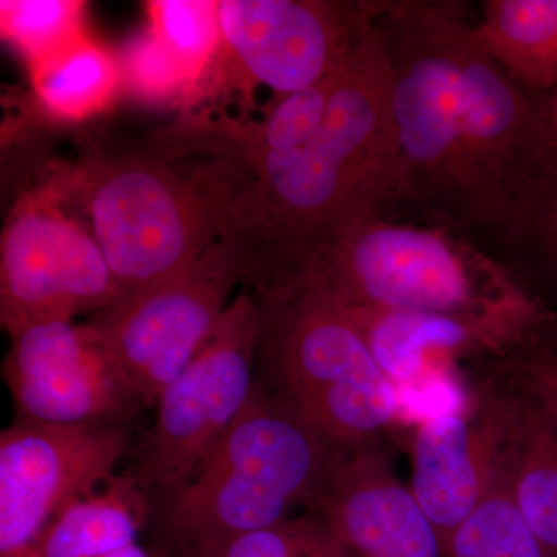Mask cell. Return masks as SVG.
I'll use <instances>...</instances> for the list:
<instances>
[{
    "label": "cell",
    "mask_w": 557,
    "mask_h": 557,
    "mask_svg": "<svg viewBox=\"0 0 557 557\" xmlns=\"http://www.w3.org/2000/svg\"><path fill=\"white\" fill-rule=\"evenodd\" d=\"M391 79L401 197L448 228L497 234L547 161L542 97L483 49L467 3L368 0Z\"/></svg>",
    "instance_id": "6da1fadb"
},
{
    "label": "cell",
    "mask_w": 557,
    "mask_h": 557,
    "mask_svg": "<svg viewBox=\"0 0 557 557\" xmlns=\"http://www.w3.org/2000/svg\"><path fill=\"white\" fill-rule=\"evenodd\" d=\"M242 166L225 240L251 289L306 270L339 231L401 197V159L386 51L364 5L327 116L299 148L234 160Z\"/></svg>",
    "instance_id": "7a4b0ae2"
},
{
    "label": "cell",
    "mask_w": 557,
    "mask_h": 557,
    "mask_svg": "<svg viewBox=\"0 0 557 557\" xmlns=\"http://www.w3.org/2000/svg\"><path fill=\"white\" fill-rule=\"evenodd\" d=\"M341 450L258 383L247 408L199 467L157 498L170 557H220L237 539L313 508Z\"/></svg>",
    "instance_id": "3957f363"
},
{
    "label": "cell",
    "mask_w": 557,
    "mask_h": 557,
    "mask_svg": "<svg viewBox=\"0 0 557 557\" xmlns=\"http://www.w3.org/2000/svg\"><path fill=\"white\" fill-rule=\"evenodd\" d=\"M251 292L258 368L269 380L262 387L341 453L376 446L398 416L399 388L381 372L347 307L307 274Z\"/></svg>",
    "instance_id": "277c9868"
},
{
    "label": "cell",
    "mask_w": 557,
    "mask_h": 557,
    "mask_svg": "<svg viewBox=\"0 0 557 557\" xmlns=\"http://www.w3.org/2000/svg\"><path fill=\"white\" fill-rule=\"evenodd\" d=\"M78 180L121 300L189 269L225 240L242 168L220 156L180 163L178 153L163 149L90 161Z\"/></svg>",
    "instance_id": "5b68a950"
},
{
    "label": "cell",
    "mask_w": 557,
    "mask_h": 557,
    "mask_svg": "<svg viewBox=\"0 0 557 557\" xmlns=\"http://www.w3.org/2000/svg\"><path fill=\"white\" fill-rule=\"evenodd\" d=\"M307 274L350 309L518 319L552 314L497 259L448 226L357 220L311 259ZM298 276V274H296Z\"/></svg>",
    "instance_id": "8992f818"
},
{
    "label": "cell",
    "mask_w": 557,
    "mask_h": 557,
    "mask_svg": "<svg viewBox=\"0 0 557 557\" xmlns=\"http://www.w3.org/2000/svg\"><path fill=\"white\" fill-rule=\"evenodd\" d=\"M259 310L242 289L207 346L157 398L131 475L148 496L188 478L247 408L258 387Z\"/></svg>",
    "instance_id": "52a82bcc"
},
{
    "label": "cell",
    "mask_w": 557,
    "mask_h": 557,
    "mask_svg": "<svg viewBox=\"0 0 557 557\" xmlns=\"http://www.w3.org/2000/svg\"><path fill=\"white\" fill-rule=\"evenodd\" d=\"M119 302L115 278L91 231L50 197L25 196L7 219L0 244V321L10 338Z\"/></svg>",
    "instance_id": "ba28073f"
},
{
    "label": "cell",
    "mask_w": 557,
    "mask_h": 557,
    "mask_svg": "<svg viewBox=\"0 0 557 557\" xmlns=\"http://www.w3.org/2000/svg\"><path fill=\"white\" fill-rule=\"evenodd\" d=\"M242 282H247L244 258L222 240L189 269L98 313L94 322L108 333L145 406L156 405L207 346Z\"/></svg>",
    "instance_id": "9c48e42d"
},
{
    "label": "cell",
    "mask_w": 557,
    "mask_h": 557,
    "mask_svg": "<svg viewBox=\"0 0 557 557\" xmlns=\"http://www.w3.org/2000/svg\"><path fill=\"white\" fill-rule=\"evenodd\" d=\"M126 426L16 420L0 434V557H39L58 519L115 475Z\"/></svg>",
    "instance_id": "30bf717a"
},
{
    "label": "cell",
    "mask_w": 557,
    "mask_h": 557,
    "mask_svg": "<svg viewBox=\"0 0 557 557\" xmlns=\"http://www.w3.org/2000/svg\"><path fill=\"white\" fill-rule=\"evenodd\" d=\"M3 380L17 420L33 423L124 426L145 406L97 322H47L17 333L3 362Z\"/></svg>",
    "instance_id": "8fae6325"
},
{
    "label": "cell",
    "mask_w": 557,
    "mask_h": 557,
    "mask_svg": "<svg viewBox=\"0 0 557 557\" xmlns=\"http://www.w3.org/2000/svg\"><path fill=\"white\" fill-rule=\"evenodd\" d=\"M362 17V2L219 0L222 61L233 62L244 86L262 84L278 101L335 72Z\"/></svg>",
    "instance_id": "7c38bea8"
},
{
    "label": "cell",
    "mask_w": 557,
    "mask_h": 557,
    "mask_svg": "<svg viewBox=\"0 0 557 557\" xmlns=\"http://www.w3.org/2000/svg\"><path fill=\"white\" fill-rule=\"evenodd\" d=\"M311 512L351 557H445L437 528L376 446L341 454Z\"/></svg>",
    "instance_id": "4fadbf2b"
},
{
    "label": "cell",
    "mask_w": 557,
    "mask_h": 557,
    "mask_svg": "<svg viewBox=\"0 0 557 557\" xmlns=\"http://www.w3.org/2000/svg\"><path fill=\"white\" fill-rule=\"evenodd\" d=\"M500 426L494 386L418 424L409 487L443 542L497 482Z\"/></svg>",
    "instance_id": "5bb4252c"
},
{
    "label": "cell",
    "mask_w": 557,
    "mask_h": 557,
    "mask_svg": "<svg viewBox=\"0 0 557 557\" xmlns=\"http://www.w3.org/2000/svg\"><path fill=\"white\" fill-rule=\"evenodd\" d=\"M347 310L381 372L399 391L416 384L432 359L468 355L500 358L545 327L518 319L350 307Z\"/></svg>",
    "instance_id": "9a60e30c"
},
{
    "label": "cell",
    "mask_w": 557,
    "mask_h": 557,
    "mask_svg": "<svg viewBox=\"0 0 557 557\" xmlns=\"http://www.w3.org/2000/svg\"><path fill=\"white\" fill-rule=\"evenodd\" d=\"M494 387L502 413L497 482L507 486L528 525L557 557V426L507 380Z\"/></svg>",
    "instance_id": "2e32d148"
},
{
    "label": "cell",
    "mask_w": 557,
    "mask_h": 557,
    "mask_svg": "<svg viewBox=\"0 0 557 557\" xmlns=\"http://www.w3.org/2000/svg\"><path fill=\"white\" fill-rule=\"evenodd\" d=\"M483 49L531 95L557 89V0H486L474 20Z\"/></svg>",
    "instance_id": "e0dca14e"
},
{
    "label": "cell",
    "mask_w": 557,
    "mask_h": 557,
    "mask_svg": "<svg viewBox=\"0 0 557 557\" xmlns=\"http://www.w3.org/2000/svg\"><path fill=\"white\" fill-rule=\"evenodd\" d=\"M28 69L36 104L57 123L100 116L124 91L120 58L87 35Z\"/></svg>",
    "instance_id": "ac0fdd59"
},
{
    "label": "cell",
    "mask_w": 557,
    "mask_h": 557,
    "mask_svg": "<svg viewBox=\"0 0 557 557\" xmlns=\"http://www.w3.org/2000/svg\"><path fill=\"white\" fill-rule=\"evenodd\" d=\"M150 515L148 494L131 474L113 475L51 527L39 557H102L137 542Z\"/></svg>",
    "instance_id": "d6986e66"
},
{
    "label": "cell",
    "mask_w": 557,
    "mask_h": 557,
    "mask_svg": "<svg viewBox=\"0 0 557 557\" xmlns=\"http://www.w3.org/2000/svg\"><path fill=\"white\" fill-rule=\"evenodd\" d=\"M148 27L174 54L193 86V98L205 90L222 60L219 2L152 0L146 3Z\"/></svg>",
    "instance_id": "ffe728a7"
},
{
    "label": "cell",
    "mask_w": 557,
    "mask_h": 557,
    "mask_svg": "<svg viewBox=\"0 0 557 557\" xmlns=\"http://www.w3.org/2000/svg\"><path fill=\"white\" fill-rule=\"evenodd\" d=\"M443 547L445 557H555L500 482L450 531Z\"/></svg>",
    "instance_id": "44dd1931"
},
{
    "label": "cell",
    "mask_w": 557,
    "mask_h": 557,
    "mask_svg": "<svg viewBox=\"0 0 557 557\" xmlns=\"http://www.w3.org/2000/svg\"><path fill=\"white\" fill-rule=\"evenodd\" d=\"M84 10L73 0H2V38L33 67L86 36Z\"/></svg>",
    "instance_id": "7402d4cb"
},
{
    "label": "cell",
    "mask_w": 557,
    "mask_h": 557,
    "mask_svg": "<svg viewBox=\"0 0 557 557\" xmlns=\"http://www.w3.org/2000/svg\"><path fill=\"white\" fill-rule=\"evenodd\" d=\"M120 58L124 91L149 104L193 102V86L174 54L150 28L127 44Z\"/></svg>",
    "instance_id": "603a6c76"
},
{
    "label": "cell",
    "mask_w": 557,
    "mask_h": 557,
    "mask_svg": "<svg viewBox=\"0 0 557 557\" xmlns=\"http://www.w3.org/2000/svg\"><path fill=\"white\" fill-rule=\"evenodd\" d=\"M496 237L509 247L536 252L557 269V160L547 161L534 175Z\"/></svg>",
    "instance_id": "cb8c5ba5"
},
{
    "label": "cell",
    "mask_w": 557,
    "mask_h": 557,
    "mask_svg": "<svg viewBox=\"0 0 557 557\" xmlns=\"http://www.w3.org/2000/svg\"><path fill=\"white\" fill-rule=\"evenodd\" d=\"M220 557H351L317 512L237 539Z\"/></svg>",
    "instance_id": "d4e9b609"
},
{
    "label": "cell",
    "mask_w": 557,
    "mask_h": 557,
    "mask_svg": "<svg viewBox=\"0 0 557 557\" xmlns=\"http://www.w3.org/2000/svg\"><path fill=\"white\" fill-rule=\"evenodd\" d=\"M542 330L498 358L500 376L536 403L557 426V346L545 341Z\"/></svg>",
    "instance_id": "484cf974"
},
{
    "label": "cell",
    "mask_w": 557,
    "mask_h": 557,
    "mask_svg": "<svg viewBox=\"0 0 557 557\" xmlns=\"http://www.w3.org/2000/svg\"><path fill=\"white\" fill-rule=\"evenodd\" d=\"M542 101H544L547 161L557 160V89L547 97H542Z\"/></svg>",
    "instance_id": "4316f807"
},
{
    "label": "cell",
    "mask_w": 557,
    "mask_h": 557,
    "mask_svg": "<svg viewBox=\"0 0 557 557\" xmlns=\"http://www.w3.org/2000/svg\"><path fill=\"white\" fill-rule=\"evenodd\" d=\"M102 557H149V555L141 545L135 542V544L127 545V547L116 549V552L109 553V555Z\"/></svg>",
    "instance_id": "83f0119b"
},
{
    "label": "cell",
    "mask_w": 557,
    "mask_h": 557,
    "mask_svg": "<svg viewBox=\"0 0 557 557\" xmlns=\"http://www.w3.org/2000/svg\"><path fill=\"white\" fill-rule=\"evenodd\" d=\"M548 332H552V338L549 339L557 346V317H553L552 321H549Z\"/></svg>",
    "instance_id": "f1b7e54d"
}]
</instances>
